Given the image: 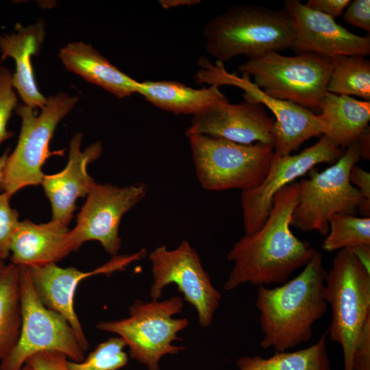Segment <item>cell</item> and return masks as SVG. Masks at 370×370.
I'll return each mask as SVG.
<instances>
[{
    "label": "cell",
    "mask_w": 370,
    "mask_h": 370,
    "mask_svg": "<svg viewBox=\"0 0 370 370\" xmlns=\"http://www.w3.org/2000/svg\"><path fill=\"white\" fill-rule=\"evenodd\" d=\"M298 195V182L280 190L262 226L252 234H245L234 244L227 256L234 264L224 284L225 290L245 283L281 285L309 262L315 248L296 237L291 229Z\"/></svg>",
    "instance_id": "cell-1"
},
{
    "label": "cell",
    "mask_w": 370,
    "mask_h": 370,
    "mask_svg": "<svg viewBox=\"0 0 370 370\" xmlns=\"http://www.w3.org/2000/svg\"><path fill=\"white\" fill-rule=\"evenodd\" d=\"M327 274L323 255L316 250L295 278L279 286H258L256 307L263 334L260 346L284 352L309 341L312 327L325 313Z\"/></svg>",
    "instance_id": "cell-2"
},
{
    "label": "cell",
    "mask_w": 370,
    "mask_h": 370,
    "mask_svg": "<svg viewBox=\"0 0 370 370\" xmlns=\"http://www.w3.org/2000/svg\"><path fill=\"white\" fill-rule=\"evenodd\" d=\"M203 36L206 52L223 64L239 55L251 60L291 48L295 32L284 8L239 5L210 19Z\"/></svg>",
    "instance_id": "cell-3"
},
{
    "label": "cell",
    "mask_w": 370,
    "mask_h": 370,
    "mask_svg": "<svg viewBox=\"0 0 370 370\" xmlns=\"http://www.w3.org/2000/svg\"><path fill=\"white\" fill-rule=\"evenodd\" d=\"M78 101V97L59 92L47 98L39 114L25 104H18L15 111L21 119V131L16 145L6 160L1 192L12 196L27 186L41 184L46 160L64 153V150L49 149L54 132Z\"/></svg>",
    "instance_id": "cell-4"
},
{
    "label": "cell",
    "mask_w": 370,
    "mask_h": 370,
    "mask_svg": "<svg viewBox=\"0 0 370 370\" xmlns=\"http://www.w3.org/2000/svg\"><path fill=\"white\" fill-rule=\"evenodd\" d=\"M325 298L332 310L328 334L341 345L343 370H354L360 334L370 320V269L349 249L338 250L325 276Z\"/></svg>",
    "instance_id": "cell-5"
},
{
    "label": "cell",
    "mask_w": 370,
    "mask_h": 370,
    "mask_svg": "<svg viewBox=\"0 0 370 370\" xmlns=\"http://www.w3.org/2000/svg\"><path fill=\"white\" fill-rule=\"evenodd\" d=\"M360 159L356 140L330 166L322 171L314 168L310 170L309 178L298 182V200L292 214L291 226L303 232L317 231L325 236L333 215L356 216L362 197L350 182L349 173Z\"/></svg>",
    "instance_id": "cell-6"
},
{
    "label": "cell",
    "mask_w": 370,
    "mask_h": 370,
    "mask_svg": "<svg viewBox=\"0 0 370 370\" xmlns=\"http://www.w3.org/2000/svg\"><path fill=\"white\" fill-rule=\"evenodd\" d=\"M197 179L208 190L240 189L259 185L274 154L272 145H243L203 134L187 136Z\"/></svg>",
    "instance_id": "cell-7"
},
{
    "label": "cell",
    "mask_w": 370,
    "mask_h": 370,
    "mask_svg": "<svg viewBox=\"0 0 370 370\" xmlns=\"http://www.w3.org/2000/svg\"><path fill=\"white\" fill-rule=\"evenodd\" d=\"M239 71L253 77L254 83L267 95L320 112L332 62L330 58L313 53L287 56L271 52L247 60Z\"/></svg>",
    "instance_id": "cell-8"
},
{
    "label": "cell",
    "mask_w": 370,
    "mask_h": 370,
    "mask_svg": "<svg viewBox=\"0 0 370 370\" xmlns=\"http://www.w3.org/2000/svg\"><path fill=\"white\" fill-rule=\"evenodd\" d=\"M183 306L182 299L178 296L145 304L137 300L130 307L128 317L101 321L96 328L117 334L130 347L132 358L147 366L149 370H160L162 356L177 354L185 349L172 345L173 341L181 340L177 334L189 323L185 318H172L182 312Z\"/></svg>",
    "instance_id": "cell-9"
},
{
    "label": "cell",
    "mask_w": 370,
    "mask_h": 370,
    "mask_svg": "<svg viewBox=\"0 0 370 370\" xmlns=\"http://www.w3.org/2000/svg\"><path fill=\"white\" fill-rule=\"evenodd\" d=\"M22 324L18 343L0 363V370H21L32 356L41 352L63 354L73 362H82L85 351L69 321L47 308L33 287L27 267L18 266Z\"/></svg>",
    "instance_id": "cell-10"
},
{
    "label": "cell",
    "mask_w": 370,
    "mask_h": 370,
    "mask_svg": "<svg viewBox=\"0 0 370 370\" xmlns=\"http://www.w3.org/2000/svg\"><path fill=\"white\" fill-rule=\"evenodd\" d=\"M146 184L137 182L123 187L95 183L77 216L75 226L68 233L71 251L86 242L97 241L110 256L121 247L119 231L121 219L146 196Z\"/></svg>",
    "instance_id": "cell-11"
},
{
    "label": "cell",
    "mask_w": 370,
    "mask_h": 370,
    "mask_svg": "<svg viewBox=\"0 0 370 370\" xmlns=\"http://www.w3.org/2000/svg\"><path fill=\"white\" fill-rule=\"evenodd\" d=\"M153 277L150 296L158 300L162 289L174 283L184 299L196 309L201 326H209L221 295L212 285L197 251L185 240L175 249L163 245L149 256Z\"/></svg>",
    "instance_id": "cell-12"
},
{
    "label": "cell",
    "mask_w": 370,
    "mask_h": 370,
    "mask_svg": "<svg viewBox=\"0 0 370 370\" xmlns=\"http://www.w3.org/2000/svg\"><path fill=\"white\" fill-rule=\"evenodd\" d=\"M344 152L324 135L299 153L280 156L274 152L269 171L261 183L241 192L245 234H252L262 226L269 214L273 199L280 190L317 164L334 163Z\"/></svg>",
    "instance_id": "cell-13"
},
{
    "label": "cell",
    "mask_w": 370,
    "mask_h": 370,
    "mask_svg": "<svg viewBox=\"0 0 370 370\" xmlns=\"http://www.w3.org/2000/svg\"><path fill=\"white\" fill-rule=\"evenodd\" d=\"M212 84L236 86L245 90V99L259 102L274 114L273 130L275 153L291 155L310 138L323 135V126L319 114L291 101L273 97L250 81V77L227 73L223 64L218 63Z\"/></svg>",
    "instance_id": "cell-14"
},
{
    "label": "cell",
    "mask_w": 370,
    "mask_h": 370,
    "mask_svg": "<svg viewBox=\"0 0 370 370\" xmlns=\"http://www.w3.org/2000/svg\"><path fill=\"white\" fill-rule=\"evenodd\" d=\"M145 253L143 249L131 255L115 256L90 271H82L75 267L62 268L56 264L27 267L34 291L41 302L69 321L86 352L89 344L74 309L75 293L79 283L92 275H110L123 270L132 262L143 258Z\"/></svg>",
    "instance_id": "cell-15"
},
{
    "label": "cell",
    "mask_w": 370,
    "mask_h": 370,
    "mask_svg": "<svg viewBox=\"0 0 370 370\" xmlns=\"http://www.w3.org/2000/svg\"><path fill=\"white\" fill-rule=\"evenodd\" d=\"M274 123L259 102L225 101L193 115L185 134L207 135L243 145L261 143L273 146Z\"/></svg>",
    "instance_id": "cell-16"
},
{
    "label": "cell",
    "mask_w": 370,
    "mask_h": 370,
    "mask_svg": "<svg viewBox=\"0 0 370 370\" xmlns=\"http://www.w3.org/2000/svg\"><path fill=\"white\" fill-rule=\"evenodd\" d=\"M295 32L291 49L299 53H313L325 57L370 54V36L353 34L334 18L306 7L298 0H286Z\"/></svg>",
    "instance_id": "cell-17"
},
{
    "label": "cell",
    "mask_w": 370,
    "mask_h": 370,
    "mask_svg": "<svg viewBox=\"0 0 370 370\" xmlns=\"http://www.w3.org/2000/svg\"><path fill=\"white\" fill-rule=\"evenodd\" d=\"M83 135L75 134L69 142V159L64 169L55 174H45L42 186L51 207V220L69 226L76 201L86 197L94 185V179L88 174V165L99 158L102 153L100 141L81 150Z\"/></svg>",
    "instance_id": "cell-18"
},
{
    "label": "cell",
    "mask_w": 370,
    "mask_h": 370,
    "mask_svg": "<svg viewBox=\"0 0 370 370\" xmlns=\"http://www.w3.org/2000/svg\"><path fill=\"white\" fill-rule=\"evenodd\" d=\"M45 36V23L42 20L25 27L16 24L13 32L0 35L1 60L9 57L15 62L13 87L24 104L35 110L42 109L47 98L38 88L31 60L40 52Z\"/></svg>",
    "instance_id": "cell-19"
},
{
    "label": "cell",
    "mask_w": 370,
    "mask_h": 370,
    "mask_svg": "<svg viewBox=\"0 0 370 370\" xmlns=\"http://www.w3.org/2000/svg\"><path fill=\"white\" fill-rule=\"evenodd\" d=\"M69 229L58 221H20L10 247V263L32 267L56 264L71 252Z\"/></svg>",
    "instance_id": "cell-20"
},
{
    "label": "cell",
    "mask_w": 370,
    "mask_h": 370,
    "mask_svg": "<svg viewBox=\"0 0 370 370\" xmlns=\"http://www.w3.org/2000/svg\"><path fill=\"white\" fill-rule=\"evenodd\" d=\"M58 56L66 70L118 98L136 92L138 81L122 72L91 45L69 42L61 48Z\"/></svg>",
    "instance_id": "cell-21"
},
{
    "label": "cell",
    "mask_w": 370,
    "mask_h": 370,
    "mask_svg": "<svg viewBox=\"0 0 370 370\" xmlns=\"http://www.w3.org/2000/svg\"><path fill=\"white\" fill-rule=\"evenodd\" d=\"M219 86L213 84L197 89L175 81H145L138 82L136 93L162 110L194 115L212 104L228 101Z\"/></svg>",
    "instance_id": "cell-22"
},
{
    "label": "cell",
    "mask_w": 370,
    "mask_h": 370,
    "mask_svg": "<svg viewBox=\"0 0 370 370\" xmlns=\"http://www.w3.org/2000/svg\"><path fill=\"white\" fill-rule=\"evenodd\" d=\"M320 112L323 135L337 147L346 148L369 126L370 101L328 92Z\"/></svg>",
    "instance_id": "cell-23"
},
{
    "label": "cell",
    "mask_w": 370,
    "mask_h": 370,
    "mask_svg": "<svg viewBox=\"0 0 370 370\" xmlns=\"http://www.w3.org/2000/svg\"><path fill=\"white\" fill-rule=\"evenodd\" d=\"M21 324L20 271L10 263L0 273V362L16 345Z\"/></svg>",
    "instance_id": "cell-24"
},
{
    "label": "cell",
    "mask_w": 370,
    "mask_h": 370,
    "mask_svg": "<svg viewBox=\"0 0 370 370\" xmlns=\"http://www.w3.org/2000/svg\"><path fill=\"white\" fill-rule=\"evenodd\" d=\"M328 332L314 345L295 352H276L264 358L260 355L237 360L239 370H331L326 352Z\"/></svg>",
    "instance_id": "cell-25"
},
{
    "label": "cell",
    "mask_w": 370,
    "mask_h": 370,
    "mask_svg": "<svg viewBox=\"0 0 370 370\" xmlns=\"http://www.w3.org/2000/svg\"><path fill=\"white\" fill-rule=\"evenodd\" d=\"M331 58L332 71L328 92L357 96L370 101V61L362 56H338Z\"/></svg>",
    "instance_id": "cell-26"
},
{
    "label": "cell",
    "mask_w": 370,
    "mask_h": 370,
    "mask_svg": "<svg viewBox=\"0 0 370 370\" xmlns=\"http://www.w3.org/2000/svg\"><path fill=\"white\" fill-rule=\"evenodd\" d=\"M325 236L322 248L330 252L370 245V217L336 214L330 220Z\"/></svg>",
    "instance_id": "cell-27"
},
{
    "label": "cell",
    "mask_w": 370,
    "mask_h": 370,
    "mask_svg": "<svg viewBox=\"0 0 370 370\" xmlns=\"http://www.w3.org/2000/svg\"><path fill=\"white\" fill-rule=\"evenodd\" d=\"M127 346L120 336L110 338L99 344L82 362L69 360L71 370H117L128 361L127 354L123 351Z\"/></svg>",
    "instance_id": "cell-28"
},
{
    "label": "cell",
    "mask_w": 370,
    "mask_h": 370,
    "mask_svg": "<svg viewBox=\"0 0 370 370\" xmlns=\"http://www.w3.org/2000/svg\"><path fill=\"white\" fill-rule=\"evenodd\" d=\"M17 106L18 98L12 85V74L7 67L0 65V145L14 135L12 132L8 130L7 125Z\"/></svg>",
    "instance_id": "cell-29"
},
{
    "label": "cell",
    "mask_w": 370,
    "mask_h": 370,
    "mask_svg": "<svg viewBox=\"0 0 370 370\" xmlns=\"http://www.w3.org/2000/svg\"><path fill=\"white\" fill-rule=\"evenodd\" d=\"M10 197L0 193V261L3 262L10 258L12 239L20 223L18 211L10 206Z\"/></svg>",
    "instance_id": "cell-30"
},
{
    "label": "cell",
    "mask_w": 370,
    "mask_h": 370,
    "mask_svg": "<svg viewBox=\"0 0 370 370\" xmlns=\"http://www.w3.org/2000/svg\"><path fill=\"white\" fill-rule=\"evenodd\" d=\"M33 370H71L69 359L62 353L54 351L38 352L26 362Z\"/></svg>",
    "instance_id": "cell-31"
},
{
    "label": "cell",
    "mask_w": 370,
    "mask_h": 370,
    "mask_svg": "<svg viewBox=\"0 0 370 370\" xmlns=\"http://www.w3.org/2000/svg\"><path fill=\"white\" fill-rule=\"evenodd\" d=\"M349 180L353 186H356L362 197L358 213L362 217H370V173L354 165L349 173Z\"/></svg>",
    "instance_id": "cell-32"
},
{
    "label": "cell",
    "mask_w": 370,
    "mask_h": 370,
    "mask_svg": "<svg viewBox=\"0 0 370 370\" xmlns=\"http://www.w3.org/2000/svg\"><path fill=\"white\" fill-rule=\"evenodd\" d=\"M343 19L352 26L370 31V1L354 0L347 5Z\"/></svg>",
    "instance_id": "cell-33"
},
{
    "label": "cell",
    "mask_w": 370,
    "mask_h": 370,
    "mask_svg": "<svg viewBox=\"0 0 370 370\" xmlns=\"http://www.w3.org/2000/svg\"><path fill=\"white\" fill-rule=\"evenodd\" d=\"M354 370H370V320L362 328L356 345Z\"/></svg>",
    "instance_id": "cell-34"
},
{
    "label": "cell",
    "mask_w": 370,
    "mask_h": 370,
    "mask_svg": "<svg viewBox=\"0 0 370 370\" xmlns=\"http://www.w3.org/2000/svg\"><path fill=\"white\" fill-rule=\"evenodd\" d=\"M350 2L349 0H309L304 5L334 18L342 14Z\"/></svg>",
    "instance_id": "cell-35"
},
{
    "label": "cell",
    "mask_w": 370,
    "mask_h": 370,
    "mask_svg": "<svg viewBox=\"0 0 370 370\" xmlns=\"http://www.w3.org/2000/svg\"><path fill=\"white\" fill-rule=\"evenodd\" d=\"M358 142L360 158L369 160L370 158V129L368 126L359 135L356 139Z\"/></svg>",
    "instance_id": "cell-36"
},
{
    "label": "cell",
    "mask_w": 370,
    "mask_h": 370,
    "mask_svg": "<svg viewBox=\"0 0 370 370\" xmlns=\"http://www.w3.org/2000/svg\"><path fill=\"white\" fill-rule=\"evenodd\" d=\"M9 150L5 151V152L0 156V183L2 181L5 166L6 164V160L9 155Z\"/></svg>",
    "instance_id": "cell-37"
},
{
    "label": "cell",
    "mask_w": 370,
    "mask_h": 370,
    "mask_svg": "<svg viewBox=\"0 0 370 370\" xmlns=\"http://www.w3.org/2000/svg\"><path fill=\"white\" fill-rule=\"evenodd\" d=\"M21 370H33V369L31 367L30 365L25 363V365L23 367V368Z\"/></svg>",
    "instance_id": "cell-38"
},
{
    "label": "cell",
    "mask_w": 370,
    "mask_h": 370,
    "mask_svg": "<svg viewBox=\"0 0 370 370\" xmlns=\"http://www.w3.org/2000/svg\"><path fill=\"white\" fill-rule=\"evenodd\" d=\"M5 265V264L4 263V262L0 261V273H1V270L3 269V268L4 267Z\"/></svg>",
    "instance_id": "cell-39"
}]
</instances>
